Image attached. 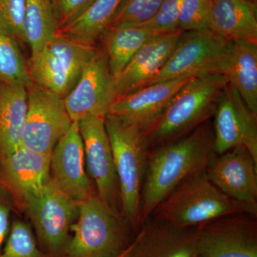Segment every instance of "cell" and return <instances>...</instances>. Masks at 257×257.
<instances>
[{"label":"cell","mask_w":257,"mask_h":257,"mask_svg":"<svg viewBox=\"0 0 257 257\" xmlns=\"http://www.w3.org/2000/svg\"><path fill=\"white\" fill-rule=\"evenodd\" d=\"M210 120L185 136L149 151L141 192V224L172 191L216 156Z\"/></svg>","instance_id":"obj_1"},{"label":"cell","mask_w":257,"mask_h":257,"mask_svg":"<svg viewBox=\"0 0 257 257\" xmlns=\"http://www.w3.org/2000/svg\"><path fill=\"white\" fill-rule=\"evenodd\" d=\"M257 216V206L231 199L208 179L205 170L184 179L154 209L150 217L179 228H197L232 214Z\"/></svg>","instance_id":"obj_2"},{"label":"cell","mask_w":257,"mask_h":257,"mask_svg":"<svg viewBox=\"0 0 257 257\" xmlns=\"http://www.w3.org/2000/svg\"><path fill=\"white\" fill-rule=\"evenodd\" d=\"M227 83L226 76L219 73L199 74L189 79L145 135L149 149L175 141L214 117Z\"/></svg>","instance_id":"obj_3"},{"label":"cell","mask_w":257,"mask_h":257,"mask_svg":"<svg viewBox=\"0 0 257 257\" xmlns=\"http://www.w3.org/2000/svg\"><path fill=\"white\" fill-rule=\"evenodd\" d=\"M105 126L112 150L120 200L126 222L135 233L141 226V192L149 149L145 134L135 125L108 114Z\"/></svg>","instance_id":"obj_4"},{"label":"cell","mask_w":257,"mask_h":257,"mask_svg":"<svg viewBox=\"0 0 257 257\" xmlns=\"http://www.w3.org/2000/svg\"><path fill=\"white\" fill-rule=\"evenodd\" d=\"M79 216L71 226L62 257H118L130 246L136 233L117 214L92 194L79 202Z\"/></svg>","instance_id":"obj_5"},{"label":"cell","mask_w":257,"mask_h":257,"mask_svg":"<svg viewBox=\"0 0 257 257\" xmlns=\"http://www.w3.org/2000/svg\"><path fill=\"white\" fill-rule=\"evenodd\" d=\"M96 51L93 45L57 33L32 55L29 69L32 82L64 99Z\"/></svg>","instance_id":"obj_6"},{"label":"cell","mask_w":257,"mask_h":257,"mask_svg":"<svg viewBox=\"0 0 257 257\" xmlns=\"http://www.w3.org/2000/svg\"><path fill=\"white\" fill-rule=\"evenodd\" d=\"M231 42L210 30L182 32L165 66L145 87L184 76L225 75Z\"/></svg>","instance_id":"obj_7"},{"label":"cell","mask_w":257,"mask_h":257,"mask_svg":"<svg viewBox=\"0 0 257 257\" xmlns=\"http://www.w3.org/2000/svg\"><path fill=\"white\" fill-rule=\"evenodd\" d=\"M44 253L62 257L68 243L77 203L50 179L38 192L24 197Z\"/></svg>","instance_id":"obj_8"},{"label":"cell","mask_w":257,"mask_h":257,"mask_svg":"<svg viewBox=\"0 0 257 257\" xmlns=\"http://www.w3.org/2000/svg\"><path fill=\"white\" fill-rule=\"evenodd\" d=\"M72 122L64 99L32 82L28 88V113L22 145L51 155Z\"/></svg>","instance_id":"obj_9"},{"label":"cell","mask_w":257,"mask_h":257,"mask_svg":"<svg viewBox=\"0 0 257 257\" xmlns=\"http://www.w3.org/2000/svg\"><path fill=\"white\" fill-rule=\"evenodd\" d=\"M196 229V257H257L256 216H224Z\"/></svg>","instance_id":"obj_10"},{"label":"cell","mask_w":257,"mask_h":257,"mask_svg":"<svg viewBox=\"0 0 257 257\" xmlns=\"http://www.w3.org/2000/svg\"><path fill=\"white\" fill-rule=\"evenodd\" d=\"M115 99V80L107 59L104 50H97L64 98V105L72 121H79L91 116L105 117Z\"/></svg>","instance_id":"obj_11"},{"label":"cell","mask_w":257,"mask_h":257,"mask_svg":"<svg viewBox=\"0 0 257 257\" xmlns=\"http://www.w3.org/2000/svg\"><path fill=\"white\" fill-rule=\"evenodd\" d=\"M104 119L103 116H88L78 121L79 128L88 172L96 184L97 195L117 214L119 182Z\"/></svg>","instance_id":"obj_12"},{"label":"cell","mask_w":257,"mask_h":257,"mask_svg":"<svg viewBox=\"0 0 257 257\" xmlns=\"http://www.w3.org/2000/svg\"><path fill=\"white\" fill-rule=\"evenodd\" d=\"M214 118L212 126L216 155L243 145L257 161V116L229 83L219 99Z\"/></svg>","instance_id":"obj_13"},{"label":"cell","mask_w":257,"mask_h":257,"mask_svg":"<svg viewBox=\"0 0 257 257\" xmlns=\"http://www.w3.org/2000/svg\"><path fill=\"white\" fill-rule=\"evenodd\" d=\"M192 77L184 76L155 83L116 98L108 114L131 123L146 135L160 120L175 94Z\"/></svg>","instance_id":"obj_14"},{"label":"cell","mask_w":257,"mask_h":257,"mask_svg":"<svg viewBox=\"0 0 257 257\" xmlns=\"http://www.w3.org/2000/svg\"><path fill=\"white\" fill-rule=\"evenodd\" d=\"M206 174L228 197L257 206V161L243 145L216 155L207 165Z\"/></svg>","instance_id":"obj_15"},{"label":"cell","mask_w":257,"mask_h":257,"mask_svg":"<svg viewBox=\"0 0 257 257\" xmlns=\"http://www.w3.org/2000/svg\"><path fill=\"white\" fill-rule=\"evenodd\" d=\"M197 229L150 217L141 224L122 257H196Z\"/></svg>","instance_id":"obj_16"},{"label":"cell","mask_w":257,"mask_h":257,"mask_svg":"<svg viewBox=\"0 0 257 257\" xmlns=\"http://www.w3.org/2000/svg\"><path fill=\"white\" fill-rule=\"evenodd\" d=\"M84 146L78 121H73L56 144L51 155L52 181L74 202L79 204L92 194L85 170Z\"/></svg>","instance_id":"obj_17"},{"label":"cell","mask_w":257,"mask_h":257,"mask_svg":"<svg viewBox=\"0 0 257 257\" xmlns=\"http://www.w3.org/2000/svg\"><path fill=\"white\" fill-rule=\"evenodd\" d=\"M182 32L155 34L144 44L115 81L116 98L145 87L160 72Z\"/></svg>","instance_id":"obj_18"},{"label":"cell","mask_w":257,"mask_h":257,"mask_svg":"<svg viewBox=\"0 0 257 257\" xmlns=\"http://www.w3.org/2000/svg\"><path fill=\"white\" fill-rule=\"evenodd\" d=\"M51 155L23 146L0 156L5 181L23 197L38 192L50 180Z\"/></svg>","instance_id":"obj_19"},{"label":"cell","mask_w":257,"mask_h":257,"mask_svg":"<svg viewBox=\"0 0 257 257\" xmlns=\"http://www.w3.org/2000/svg\"><path fill=\"white\" fill-rule=\"evenodd\" d=\"M209 29L230 41L257 44L256 0H211Z\"/></svg>","instance_id":"obj_20"},{"label":"cell","mask_w":257,"mask_h":257,"mask_svg":"<svg viewBox=\"0 0 257 257\" xmlns=\"http://www.w3.org/2000/svg\"><path fill=\"white\" fill-rule=\"evenodd\" d=\"M27 113L28 88L0 82V156L22 146Z\"/></svg>","instance_id":"obj_21"},{"label":"cell","mask_w":257,"mask_h":257,"mask_svg":"<svg viewBox=\"0 0 257 257\" xmlns=\"http://www.w3.org/2000/svg\"><path fill=\"white\" fill-rule=\"evenodd\" d=\"M245 104L257 116V44L231 42L225 73Z\"/></svg>","instance_id":"obj_22"},{"label":"cell","mask_w":257,"mask_h":257,"mask_svg":"<svg viewBox=\"0 0 257 257\" xmlns=\"http://www.w3.org/2000/svg\"><path fill=\"white\" fill-rule=\"evenodd\" d=\"M154 35L150 29L143 25L110 26L103 32L100 38L115 81L135 54Z\"/></svg>","instance_id":"obj_23"},{"label":"cell","mask_w":257,"mask_h":257,"mask_svg":"<svg viewBox=\"0 0 257 257\" xmlns=\"http://www.w3.org/2000/svg\"><path fill=\"white\" fill-rule=\"evenodd\" d=\"M123 0H94L90 6L57 33L93 45L109 28Z\"/></svg>","instance_id":"obj_24"},{"label":"cell","mask_w":257,"mask_h":257,"mask_svg":"<svg viewBox=\"0 0 257 257\" xmlns=\"http://www.w3.org/2000/svg\"><path fill=\"white\" fill-rule=\"evenodd\" d=\"M59 29L55 0H26L23 32L32 55L55 37Z\"/></svg>","instance_id":"obj_25"},{"label":"cell","mask_w":257,"mask_h":257,"mask_svg":"<svg viewBox=\"0 0 257 257\" xmlns=\"http://www.w3.org/2000/svg\"><path fill=\"white\" fill-rule=\"evenodd\" d=\"M0 82L23 85L32 84L30 69L27 66L19 43L0 30Z\"/></svg>","instance_id":"obj_26"},{"label":"cell","mask_w":257,"mask_h":257,"mask_svg":"<svg viewBox=\"0 0 257 257\" xmlns=\"http://www.w3.org/2000/svg\"><path fill=\"white\" fill-rule=\"evenodd\" d=\"M0 257H51L37 245L31 229L23 221H15L12 226Z\"/></svg>","instance_id":"obj_27"},{"label":"cell","mask_w":257,"mask_h":257,"mask_svg":"<svg viewBox=\"0 0 257 257\" xmlns=\"http://www.w3.org/2000/svg\"><path fill=\"white\" fill-rule=\"evenodd\" d=\"M163 0H123L110 26L142 25L153 18Z\"/></svg>","instance_id":"obj_28"},{"label":"cell","mask_w":257,"mask_h":257,"mask_svg":"<svg viewBox=\"0 0 257 257\" xmlns=\"http://www.w3.org/2000/svg\"><path fill=\"white\" fill-rule=\"evenodd\" d=\"M26 0H0V30L18 43L25 42L23 32Z\"/></svg>","instance_id":"obj_29"},{"label":"cell","mask_w":257,"mask_h":257,"mask_svg":"<svg viewBox=\"0 0 257 257\" xmlns=\"http://www.w3.org/2000/svg\"><path fill=\"white\" fill-rule=\"evenodd\" d=\"M211 0H183L179 18V29L182 32L209 30Z\"/></svg>","instance_id":"obj_30"},{"label":"cell","mask_w":257,"mask_h":257,"mask_svg":"<svg viewBox=\"0 0 257 257\" xmlns=\"http://www.w3.org/2000/svg\"><path fill=\"white\" fill-rule=\"evenodd\" d=\"M183 0H163L156 15L144 24L155 34L169 33L179 30V18Z\"/></svg>","instance_id":"obj_31"},{"label":"cell","mask_w":257,"mask_h":257,"mask_svg":"<svg viewBox=\"0 0 257 257\" xmlns=\"http://www.w3.org/2000/svg\"><path fill=\"white\" fill-rule=\"evenodd\" d=\"M93 1L94 0H55L60 29L78 18Z\"/></svg>","instance_id":"obj_32"},{"label":"cell","mask_w":257,"mask_h":257,"mask_svg":"<svg viewBox=\"0 0 257 257\" xmlns=\"http://www.w3.org/2000/svg\"><path fill=\"white\" fill-rule=\"evenodd\" d=\"M10 209L8 203L0 198V251L10 231Z\"/></svg>","instance_id":"obj_33"},{"label":"cell","mask_w":257,"mask_h":257,"mask_svg":"<svg viewBox=\"0 0 257 257\" xmlns=\"http://www.w3.org/2000/svg\"><path fill=\"white\" fill-rule=\"evenodd\" d=\"M118 257H122V253H121V255H120V256H118Z\"/></svg>","instance_id":"obj_34"}]
</instances>
